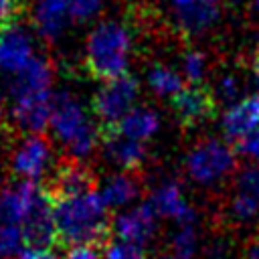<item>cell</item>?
Masks as SVG:
<instances>
[{"mask_svg":"<svg viewBox=\"0 0 259 259\" xmlns=\"http://www.w3.org/2000/svg\"><path fill=\"white\" fill-rule=\"evenodd\" d=\"M140 93V81L123 73L119 77H113L103 83V87L93 97V113L101 123H115L119 121L127 111L134 109V103Z\"/></svg>","mask_w":259,"mask_h":259,"instance_id":"5","label":"cell"},{"mask_svg":"<svg viewBox=\"0 0 259 259\" xmlns=\"http://www.w3.org/2000/svg\"><path fill=\"white\" fill-rule=\"evenodd\" d=\"M227 2H235V0H227Z\"/></svg>","mask_w":259,"mask_h":259,"instance_id":"35","label":"cell"},{"mask_svg":"<svg viewBox=\"0 0 259 259\" xmlns=\"http://www.w3.org/2000/svg\"><path fill=\"white\" fill-rule=\"evenodd\" d=\"M53 219L57 229V245L61 247H107L109 237L113 235L109 206L97 190H87L83 194L53 200Z\"/></svg>","mask_w":259,"mask_h":259,"instance_id":"1","label":"cell"},{"mask_svg":"<svg viewBox=\"0 0 259 259\" xmlns=\"http://www.w3.org/2000/svg\"><path fill=\"white\" fill-rule=\"evenodd\" d=\"M24 16V0H0V32L16 28Z\"/></svg>","mask_w":259,"mask_h":259,"instance_id":"23","label":"cell"},{"mask_svg":"<svg viewBox=\"0 0 259 259\" xmlns=\"http://www.w3.org/2000/svg\"><path fill=\"white\" fill-rule=\"evenodd\" d=\"M229 214L237 223H251L259 219V164L247 166L239 172L229 202Z\"/></svg>","mask_w":259,"mask_h":259,"instance_id":"9","label":"cell"},{"mask_svg":"<svg viewBox=\"0 0 259 259\" xmlns=\"http://www.w3.org/2000/svg\"><path fill=\"white\" fill-rule=\"evenodd\" d=\"M51 83H53V71L47 59L32 57L24 69L14 73L8 93L10 99H24V97H38V95H51Z\"/></svg>","mask_w":259,"mask_h":259,"instance_id":"10","label":"cell"},{"mask_svg":"<svg viewBox=\"0 0 259 259\" xmlns=\"http://www.w3.org/2000/svg\"><path fill=\"white\" fill-rule=\"evenodd\" d=\"M99 192L109 208H121L140 194V184L130 174H115L103 184Z\"/></svg>","mask_w":259,"mask_h":259,"instance_id":"19","label":"cell"},{"mask_svg":"<svg viewBox=\"0 0 259 259\" xmlns=\"http://www.w3.org/2000/svg\"><path fill=\"white\" fill-rule=\"evenodd\" d=\"M99 140L103 144L105 156L125 172L138 170L144 166L148 158L146 144L140 140H132L127 136H121L111 123H101L99 125Z\"/></svg>","mask_w":259,"mask_h":259,"instance_id":"8","label":"cell"},{"mask_svg":"<svg viewBox=\"0 0 259 259\" xmlns=\"http://www.w3.org/2000/svg\"><path fill=\"white\" fill-rule=\"evenodd\" d=\"M253 75H255V81H257V87H259V49L253 55Z\"/></svg>","mask_w":259,"mask_h":259,"instance_id":"32","label":"cell"},{"mask_svg":"<svg viewBox=\"0 0 259 259\" xmlns=\"http://www.w3.org/2000/svg\"><path fill=\"white\" fill-rule=\"evenodd\" d=\"M233 170L235 152L219 140L198 142L186 156V172L198 184H217L225 180Z\"/></svg>","mask_w":259,"mask_h":259,"instance_id":"4","label":"cell"},{"mask_svg":"<svg viewBox=\"0 0 259 259\" xmlns=\"http://www.w3.org/2000/svg\"><path fill=\"white\" fill-rule=\"evenodd\" d=\"M156 217L158 214L150 204L136 206L127 212H121L113 221V235L119 241L144 247L156 233Z\"/></svg>","mask_w":259,"mask_h":259,"instance_id":"11","label":"cell"},{"mask_svg":"<svg viewBox=\"0 0 259 259\" xmlns=\"http://www.w3.org/2000/svg\"><path fill=\"white\" fill-rule=\"evenodd\" d=\"M245 259H259V237L249 241V245L245 249Z\"/></svg>","mask_w":259,"mask_h":259,"instance_id":"31","label":"cell"},{"mask_svg":"<svg viewBox=\"0 0 259 259\" xmlns=\"http://www.w3.org/2000/svg\"><path fill=\"white\" fill-rule=\"evenodd\" d=\"M196 251V231L194 223H180L178 231L172 237V255L178 259H194Z\"/></svg>","mask_w":259,"mask_h":259,"instance_id":"22","label":"cell"},{"mask_svg":"<svg viewBox=\"0 0 259 259\" xmlns=\"http://www.w3.org/2000/svg\"><path fill=\"white\" fill-rule=\"evenodd\" d=\"M26 247L22 227L0 217V257H14Z\"/></svg>","mask_w":259,"mask_h":259,"instance_id":"21","label":"cell"},{"mask_svg":"<svg viewBox=\"0 0 259 259\" xmlns=\"http://www.w3.org/2000/svg\"><path fill=\"white\" fill-rule=\"evenodd\" d=\"M182 71L188 77L190 83H202L204 71H206V61L204 55L198 51H188L182 59Z\"/></svg>","mask_w":259,"mask_h":259,"instance_id":"24","label":"cell"},{"mask_svg":"<svg viewBox=\"0 0 259 259\" xmlns=\"http://www.w3.org/2000/svg\"><path fill=\"white\" fill-rule=\"evenodd\" d=\"M49 125L55 138L63 146H67V150L75 158L89 156L99 140V130L93 127L81 103L69 93H59L53 97Z\"/></svg>","mask_w":259,"mask_h":259,"instance_id":"3","label":"cell"},{"mask_svg":"<svg viewBox=\"0 0 259 259\" xmlns=\"http://www.w3.org/2000/svg\"><path fill=\"white\" fill-rule=\"evenodd\" d=\"M105 247L101 245H73L67 247L65 259H101Z\"/></svg>","mask_w":259,"mask_h":259,"instance_id":"28","label":"cell"},{"mask_svg":"<svg viewBox=\"0 0 259 259\" xmlns=\"http://www.w3.org/2000/svg\"><path fill=\"white\" fill-rule=\"evenodd\" d=\"M253 4H255V8L259 10V0H253Z\"/></svg>","mask_w":259,"mask_h":259,"instance_id":"34","label":"cell"},{"mask_svg":"<svg viewBox=\"0 0 259 259\" xmlns=\"http://www.w3.org/2000/svg\"><path fill=\"white\" fill-rule=\"evenodd\" d=\"M235 152L239 156L259 164V127H255L253 132H249L241 140H237L235 142Z\"/></svg>","mask_w":259,"mask_h":259,"instance_id":"26","label":"cell"},{"mask_svg":"<svg viewBox=\"0 0 259 259\" xmlns=\"http://www.w3.org/2000/svg\"><path fill=\"white\" fill-rule=\"evenodd\" d=\"M18 259H59L49 247H24Z\"/></svg>","mask_w":259,"mask_h":259,"instance_id":"30","label":"cell"},{"mask_svg":"<svg viewBox=\"0 0 259 259\" xmlns=\"http://www.w3.org/2000/svg\"><path fill=\"white\" fill-rule=\"evenodd\" d=\"M73 18L69 0H40L34 10V26L45 38H57Z\"/></svg>","mask_w":259,"mask_h":259,"instance_id":"17","label":"cell"},{"mask_svg":"<svg viewBox=\"0 0 259 259\" xmlns=\"http://www.w3.org/2000/svg\"><path fill=\"white\" fill-rule=\"evenodd\" d=\"M239 93V85H237V79L233 75H225L219 83V89H217V95L223 99V101H233Z\"/></svg>","mask_w":259,"mask_h":259,"instance_id":"29","label":"cell"},{"mask_svg":"<svg viewBox=\"0 0 259 259\" xmlns=\"http://www.w3.org/2000/svg\"><path fill=\"white\" fill-rule=\"evenodd\" d=\"M148 204L154 208L158 217L164 219H174L178 225L180 223H194V210L188 206L180 186L176 182H164L160 184L152 194Z\"/></svg>","mask_w":259,"mask_h":259,"instance_id":"14","label":"cell"},{"mask_svg":"<svg viewBox=\"0 0 259 259\" xmlns=\"http://www.w3.org/2000/svg\"><path fill=\"white\" fill-rule=\"evenodd\" d=\"M71 4V12L73 18L77 20H89L91 16H95L103 4V0H69Z\"/></svg>","mask_w":259,"mask_h":259,"instance_id":"27","label":"cell"},{"mask_svg":"<svg viewBox=\"0 0 259 259\" xmlns=\"http://www.w3.org/2000/svg\"><path fill=\"white\" fill-rule=\"evenodd\" d=\"M93 186H95L93 174L85 166H81L79 162H67L57 168V172L47 184V192L51 200H57L65 196L83 194L87 190H93Z\"/></svg>","mask_w":259,"mask_h":259,"instance_id":"13","label":"cell"},{"mask_svg":"<svg viewBox=\"0 0 259 259\" xmlns=\"http://www.w3.org/2000/svg\"><path fill=\"white\" fill-rule=\"evenodd\" d=\"M103 259H146V255H144V249L140 245L125 243V241L117 239L115 243H109L105 247Z\"/></svg>","mask_w":259,"mask_h":259,"instance_id":"25","label":"cell"},{"mask_svg":"<svg viewBox=\"0 0 259 259\" xmlns=\"http://www.w3.org/2000/svg\"><path fill=\"white\" fill-rule=\"evenodd\" d=\"M132 38L123 24L115 20L99 22L85 42V69L91 77L109 81L125 73Z\"/></svg>","mask_w":259,"mask_h":259,"instance_id":"2","label":"cell"},{"mask_svg":"<svg viewBox=\"0 0 259 259\" xmlns=\"http://www.w3.org/2000/svg\"><path fill=\"white\" fill-rule=\"evenodd\" d=\"M49 164H51V144L38 134L26 136L16 146L10 158L12 172L20 180H32V182L42 178Z\"/></svg>","mask_w":259,"mask_h":259,"instance_id":"7","label":"cell"},{"mask_svg":"<svg viewBox=\"0 0 259 259\" xmlns=\"http://www.w3.org/2000/svg\"><path fill=\"white\" fill-rule=\"evenodd\" d=\"M148 83H150V87H152V91H154L156 95L168 97V99H172V97L184 87L182 77H180L176 71H172V69H168V67H162V65H156L154 69H150V73H148Z\"/></svg>","mask_w":259,"mask_h":259,"instance_id":"20","label":"cell"},{"mask_svg":"<svg viewBox=\"0 0 259 259\" xmlns=\"http://www.w3.org/2000/svg\"><path fill=\"white\" fill-rule=\"evenodd\" d=\"M255 127H259V95L245 97L223 113V132L233 144Z\"/></svg>","mask_w":259,"mask_h":259,"instance_id":"16","label":"cell"},{"mask_svg":"<svg viewBox=\"0 0 259 259\" xmlns=\"http://www.w3.org/2000/svg\"><path fill=\"white\" fill-rule=\"evenodd\" d=\"M176 22L182 30L198 34L219 18V0H170Z\"/></svg>","mask_w":259,"mask_h":259,"instance_id":"12","label":"cell"},{"mask_svg":"<svg viewBox=\"0 0 259 259\" xmlns=\"http://www.w3.org/2000/svg\"><path fill=\"white\" fill-rule=\"evenodd\" d=\"M154 259H178V257L172 255V253H166V255H158V257H154Z\"/></svg>","mask_w":259,"mask_h":259,"instance_id":"33","label":"cell"},{"mask_svg":"<svg viewBox=\"0 0 259 259\" xmlns=\"http://www.w3.org/2000/svg\"><path fill=\"white\" fill-rule=\"evenodd\" d=\"M170 105H172L176 119L186 127L204 123L206 119H210L214 115V109H217L212 91H208L202 83L184 85L170 99Z\"/></svg>","mask_w":259,"mask_h":259,"instance_id":"6","label":"cell"},{"mask_svg":"<svg viewBox=\"0 0 259 259\" xmlns=\"http://www.w3.org/2000/svg\"><path fill=\"white\" fill-rule=\"evenodd\" d=\"M34 57L30 36L20 28H10L0 32V71L2 73H18L28 65Z\"/></svg>","mask_w":259,"mask_h":259,"instance_id":"15","label":"cell"},{"mask_svg":"<svg viewBox=\"0 0 259 259\" xmlns=\"http://www.w3.org/2000/svg\"><path fill=\"white\" fill-rule=\"evenodd\" d=\"M121 136H127L132 140H140V142H146L150 140L158 127H160V119H158V113L154 109H148V107H134L132 111H127L119 121L111 123Z\"/></svg>","mask_w":259,"mask_h":259,"instance_id":"18","label":"cell"}]
</instances>
